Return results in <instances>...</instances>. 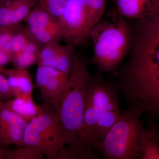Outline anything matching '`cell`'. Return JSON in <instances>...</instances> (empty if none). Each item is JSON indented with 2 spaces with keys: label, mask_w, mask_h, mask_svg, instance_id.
Listing matches in <instances>:
<instances>
[{
  "label": "cell",
  "mask_w": 159,
  "mask_h": 159,
  "mask_svg": "<svg viewBox=\"0 0 159 159\" xmlns=\"http://www.w3.org/2000/svg\"><path fill=\"white\" fill-rule=\"evenodd\" d=\"M42 106L41 113L27 124L22 146H32L47 158L53 159L64 148L65 139L54 109L47 103Z\"/></svg>",
  "instance_id": "cell-6"
},
{
  "label": "cell",
  "mask_w": 159,
  "mask_h": 159,
  "mask_svg": "<svg viewBox=\"0 0 159 159\" xmlns=\"http://www.w3.org/2000/svg\"><path fill=\"white\" fill-rule=\"evenodd\" d=\"M62 38L67 43L80 45L89 37L85 15L77 0H67L62 14L57 19Z\"/></svg>",
  "instance_id": "cell-7"
},
{
  "label": "cell",
  "mask_w": 159,
  "mask_h": 159,
  "mask_svg": "<svg viewBox=\"0 0 159 159\" xmlns=\"http://www.w3.org/2000/svg\"><path fill=\"white\" fill-rule=\"evenodd\" d=\"M44 156L40 151L29 145L15 150L5 149L4 154V159H43Z\"/></svg>",
  "instance_id": "cell-20"
},
{
  "label": "cell",
  "mask_w": 159,
  "mask_h": 159,
  "mask_svg": "<svg viewBox=\"0 0 159 159\" xmlns=\"http://www.w3.org/2000/svg\"><path fill=\"white\" fill-rule=\"evenodd\" d=\"M1 73L7 77L16 97L32 96L34 87L31 75L27 69H2Z\"/></svg>",
  "instance_id": "cell-13"
},
{
  "label": "cell",
  "mask_w": 159,
  "mask_h": 159,
  "mask_svg": "<svg viewBox=\"0 0 159 159\" xmlns=\"http://www.w3.org/2000/svg\"><path fill=\"white\" fill-rule=\"evenodd\" d=\"M115 11L118 17L135 19L142 17L148 10L159 7V0H114Z\"/></svg>",
  "instance_id": "cell-12"
},
{
  "label": "cell",
  "mask_w": 159,
  "mask_h": 159,
  "mask_svg": "<svg viewBox=\"0 0 159 159\" xmlns=\"http://www.w3.org/2000/svg\"><path fill=\"white\" fill-rule=\"evenodd\" d=\"M25 20L28 28L31 29H43L58 22L57 19L38 4L29 12Z\"/></svg>",
  "instance_id": "cell-17"
},
{
  "label": "cell",
  "mask_w": 159,
  "mask_h": 159,
  "mask_svg": "<svg viewBox=\"0 0 159 159\" xmlns=\"http://www.w3.org/2000/svg\"><path fill=\"white\" fill-rule=\"evenodd\" d=\"M152 125V133L142 148L140 159H159V135L156 122H148Z\"/></svg>",
  "instance_id": "cell-18"
},
{
  "label": "cell",
  "mask_w": 159,
  "mask_h": 159,
  "mask_svg": "<svg viewBox=\"0 0 159 159\" xmlns=\"http://www.w3.org/2000/svg\"><path fill=\"white\" fill-rule=\"evenodd\" d=\"M31 37L39 44L43 45L58 42L62 38V32L59 23L57 22L43 29H27Z\"/></svg>",
  "instance_id": "cell-16"
},
{
  "label": "cell",
  "mask_w": 159,
  "mask_h": 159,
  "mask_svg": "<svg viewBox=\"0 0 159 159\" xmlns=\"http://www.w3.org/2000/svg\"><path fill=\"white\" fill-rule=\"evenodd\" d=\"M85 15L90 31L99 22L105 9L106 0H77Z\"/></svg>",
  "instance_id": "cell-15"
},
{
  "label": "cell",
  "mask_w": 159,
  "mask_h": 159,
  "mask_svg": "<svg viewBox=\"0 0 159 159\" xmlns=\"http://www.w3.org/2000/svg\"><path fill=\"white\" fill-rule=\"evenodd\" d=\"M5 1H6V0H0V7L2 5V4Z\"/></svg>",
  "instance_id": "cell-29"
},
{
  "label": "cell",
  "mask_w": 159,
  "mask_h": 159,
  "mask_svg": "<svg viewBox=\"0 0 159 159\" xmlns=\"http://www.w3.org/2000/svg\"><path fill=\"white\" fill-rule=\"evenodd\" d=\"M28 123L0 102V144L22 146Z\"/></svg>",
  "instance_id": "cell-10"
},
{
  "label": "cell",
  "mask_w": 159,
  "mask_h": 159,
  "mask_svg": "<svg viewBox=\"0 0 159 159\" xmlns=\"http://www.w3.org/2000/svg\"><path fill=\"white\" fill-rule=\"evenodd\" d=\"M0 73H1V72H0Z\"/></svg>",
  "instance_id": "cell-32"
},
{
  "label": "cell",
  "mask_w": 159,
  "mask_h": 159,
  "mask_svg": "<svg viewBox=\"0 0 159 159\" xmlns=\"http://www.w3.org/2000/svg\"><path fill=\"white\" fill-rule=\"evenodd\" d=\"M157 128L158 133L159 135V125H157Z\"/></svg>",
  "instance_id": "cell-30"
},
{
  "label": "cell",
  "mask_w": 159,
  "mask_h": 159,
  "mask_svg": "<svg viewBox=\"0 0 159 159\" xmlns=\"http://www.w3.org/2000/svg\"><path fill=\"white\" fill-rule=\"evenodd\" d=\"M114 84L125 98L128 109L147 114L148 122L159 119V66L149 57L133 49L118 72Z\"/></svg>",
  "instance_id": "cell-1"
},
{
  "label": "cell",
  "mask_w": 159,
  "mask_h": 159,
  "mask_svg": "<svg viewBox=\"0 0 159 159\" xmlns=\"http://www.w3.org/2000/svg\"><path fill=\"white\" fill-rule=\"evenodd\" d=\"M4 154H5V149L0 148V159H4Z\"/></svg>",
  "instance_id": "cell-27"
},
{
  "label": "cell",
  "mask_w": 159,
  "mask_h": 159,
  "mask_svg": "<svg viewBox=\"0 0 159 159\" xmlns=\"http://www.w3.org/2000/svg\"><path fill=\"white\" fill-rule=\"evenodd\" d=\"M75 46L72 43L63 45L58 42L43 45L39 53L38 66L51 67L70 74L77 56Z\"/></svg>",
  "instance_id": "cell-9"
},
{
  "label": "cell",
  "mask_w": 159,
  "mask_h": 159,
  "mask_svg": "<svg viewBox=\"0 0 159 159\" xmlns=\"http://www.w3.org/2000/svg\"><path fill=\"white\" fill-rule=\"evenodd\" d=\"M1 102L6 108L17 114L28 122L42 112V106L35 104L32 99V96L15 97Z\"/></svg>",
  "instance_id": "cell-14"
},
{
  "label": "cell",
  "mask_w": 159,
  "mask_h": 159,
  "mask_svg": "<svg viewBox=\"0 0 159 159\" xmlns=\"http://www.w3.org/2000/svg\"><path fill=\"white\" fill-rule=\"evenodd\" d=\"M16 25L0 28V48L11 56V41L16 29Z\"/></svg>",
  "instance_id": "cell-24"
},
{
  "label": "cell",
  "mask_w": 159,
  "mask_h": 159,
  "mask_svg": "<svg viewBox=\"0 0 159 159\" xmlns=\"http://www.w3.org/2000/svg\"><path fill=\"white\" fill-rule=\"evenodd\" d=\"M67 0H38L37 4L57 19L62 14Z\"/></svg>",
  "instance_id": "cell-22"
},
{
  "label": "cell",
  "mask_w": 159,
  "mask_h": 159,
  "mask_svg": "<svg viewBox=\"0 0 159 159\" xmlns=\"http://www.w3.org/2000/svg\"><path fill=\"white\" fill-rule=\"evenodd\" d=\"M143 112L128 109L122 111L119 119L105 136L93 145L105 159H136L152 133L148 122L145 128L141 121Z\"/></svg>",
  "instance_id": "cell-3"
},
{
  "label": "cell",
  "mask_w": 159,
  "mask_h": 159,
  "mask_svg": "<svg viewBox=\"0 0 159 159\" xmlns=\"http://www.w3.org/2000/svg\"><path fill=\"white\" fill-rule=\"evenodd\" d=\"M93 149L68 146L59 152L53 159H97L99 158Z\"/></svg>",
  "instance_id": "cell-19"
},
{
  "label": "cell",
  "mask_w": 159,
  "mask_h": 159,
  "mask_svg": "<svg viewBox=\"0 0 159 159\" xmlns=\"http://www.w3.org/2000/svg\"><path fill=\"white\" fill-rule=\"evenodd\" d=\"M12 56L0 48V68L11 61Z\"/></svg>",
  "instance_id": "cell-26"
},
{
  "label": "cell",
  "mask_w": 159,
  "mask_h": 159,
  "mask_svg": "<svg viewBox=\"0 0 159 159\" xmlns=\"http://www.w3.org/2000/svg\"><path fill=\"white\" fill-rule=\"evenodd\" d=\"M27 30L24 31L16 30L11 43V52L12 55L25 49L28 43L32 39Z\"/></svg>",
  "instance_id": "cell-23"
},
{
  "label": "cell",
  "mask_w": 159,
  "mask_h": 159,
  "mask_svg": "<svg viewBox=\"0 0 159 159\" xmlns=\"http://www.w3.org/2000/svg\"><path fill=\"white\" fill-rule=\"evenodd\" d=\"M70 74L47 66H38L36 86L46 103L54 110L57 107L68 84Z\"/></svg>",
  "instance_id": "cell-8"
},
{
  "label": "cell",
  "mask_w": 159,
  "mask_h": 159,
  "mask_svg": "<svg viewBox=\"0 0 159 159\" xmlns=\"http://www.w3.org/2000/svg\"><path fill=\"white\" fill-rule=\"evenodd\" d=\"M119 93L99 73L89 74L86 89L83 122L77 146L94 149L122 114Z\"/></svg>",
  "instance_id": "cell-2"
},
{
  "label": "cell",
  "mask_w": 159,
  "mask_h": 159,
  "mask_svg": "<svg viewBox=\"0 0 159 159\" xmlns=\"http://www.w3.org/2000/svg\"><path fill=\"white\" fill-rule=\"evenodd\" d=\"M38 0H6L0 7V28L16 25L25 20Z\"/></svg>",
  "instance_id": "cell-11"
},
{
  "label": "cell",
  "mask_w": 159,
  "mask_h": 159,
  "mask_svg": "<svg viewBox=\"0 0 159 159\" xmlns=\"http://www.w3.org/2000/svg\"><path fill=\"white\" fill-rule=\"evenodd\" d=\"M15 97L14 91L8 79L0 73V102H5Z\"/></svg>",
  "instance_id": "cell-25"
},
{
  "label": "cell",
  "mask_w": 159,
  "mask_h": 159,
  "mask_svg": "<svg viewBox=\"0 0 159 159\" xmlns=\"http://www.w3.org/2000/svg\"><path fill=\"white\" fill-rule=\"evenodd\" d=\"M133 34L125 18L99 22L90 33L93 45L92 63L102 73L116 72L128 53Z\"/></svg>",
  "instance_id": "cell-4"
},
{
  "label": "cell",
  "mask_w": 159,
  "mask_h": 159,
  "mask_svg": "<svg viewBox=\"0 0 159 159\" xmlns=\"http://www.w3.org/2000/svg\"><path fill=\"white\" fill-rule=\"evenodd\" d=\"M86 61L76 56L69 81L57 110L66 143L76 146L84 116L86 89L89 75Z\"/></svg>",
  "instance_id": "cell-5"
},
{
  "label": "cell",
  "mask_w": 159,
  "mask_h": 159,
  "mask_svg": "<svg viewBox=\"0 0 159 159\" xmlns=\"http://www.w3.org/2000/svg\"><path fill=\"white\" fill-rule=\"evenodd\" d=\"M156 57L157 62H155V63H156L157 64V65H158L159 66V46L158 51L157 52L156 56Z\"/></svg>",
  "instance_id": "cell-28"
},
{
  "label": "cell",
  "mask_w": 159,
  "mask_h": 159,
  "mask_svg": "<svg viewBox=\"0 0 159 159\" xmlns=\"http://www.w3.org/2000/svg\"><path fill=\"white\" fill-rule=\"evenodd\" d=\"M38 54L24 50L12 55L11 61L15 68L27 69L37 63Z\"/></svg>",
  "instance_id": "cell-21"
},
{
  "label": "cell",
  "mask_w": 159,
  "mask_h": 159,
  "mask_svg": "<svg viewBox=\"0 0 159 159\" xmlns=\"http://www.w3.org/2000/svg\"><path fill=\"white\" fill-rule=\"evenodd\" d=\"M3 68H0V72H2V70Z\"/></svg>",
  "instance_id": "cell-31"
}]
</instances>
